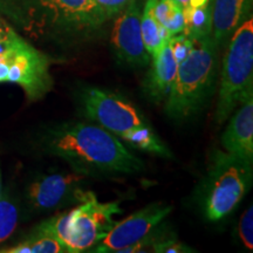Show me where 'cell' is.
Returning a JSON list of instances; mask_svg holds the SVG:
<instances>
[{"label": "cell", "instance_id": "cell-1", "mask_svg": "<svg viewBox=\"0 0 253 253\" xmlns=\"http://www.w3.org/2000/svg\"><path fill=\"white\" fill-rule=\"evenodd\" d=\"M0 17L28 39L60 46L89 40L107 21L95 0H0Z\"/></svg>", "mask_w": 253, "mask_h": 253}, {"label": "cell", "instance_id": "cell-2", "mask_svg": "<svg viewBox=\"0 0 253 253\" xmlns=\"http://www.w3.org/2000/svg\"><path fill=\"white\" fill-rule=\"evenodd\" d=\"M40 144L47 154L67 162L74 171L89 176L135 175L144 163L121 140L99 125L65 122L46 129Z\"/></svg>", "mask_w": 253, "mask_h": 253}, {"label": "cell", "instance_id": "cell-3", "mask_svg": "<svg viewBox=\"0 0 253 253\" xmlns=\"http://www.w3.org/2000/svg\"><path fill=\"white\" fill-rule=\"evenodd\" d=\"M80 100L87 118L119 140L145 153L172 158V153L158 137L143 114L120 94L88 87L81 91Z\"/></svg>", "mask_w": 253, "mask_h": 253}, {"label": "cell", "instance_id": "cell-4", "mask_svg": "<svg viewBox=\"0 0 253 253\" xmlns=\"http://www.w3.org/2000/svg\"><path fill=\"white\" fill-rule=\"evenodd\" d=\"M192 41V49L177 66L176 77L167 97V115L178 121L201 112L216 84L218 46L211 36Z\"/></svg>", "mask_w": 253, "mask_h": 253}, {"label": "cell", "instance_id": "cell-5", "mask_svg": "<svg viewBox=\"0 0 253 253\" xmlns=\"http://www.w3.org/2000/svg\"><path fill=\"white\" fill-rule=\"evenodd\" d=\"M250 94H253L252 17L240 25L227 41L216 107L218 125H223Z\"/></svg>", "mask_w": 253, "mask_h": 253}, {"label": "cell", "instance_id": "cell-6", "mask_svg": "<svg viewBox=\"0 0 253 253\" xmlns=\"http://www.w3.org/2000/svg\"><path fill=\"white\" fill-rule=\"evenodd\" d=\"M252 177V163L224 150H214L205 181V217L217 221L232 212L251 188Z\"/></svg>", "mask_w": 253, "mask_h": 253}, {"label": "cell", "instance_id": "cell-7", "mask_svg": "<svg viewBox=\"0 0 253 253\" xmlns=\"http://www.w3.org/2000/svg\"><path fill=\"white\" fill-rule=\"evenodd\" d=\"M50 59L20 37L0 54V84H19L27 99H43L53 87Z\"/></svg>", "mask_w": 253, "mask_h": 253}, {"label": "cell", "instance_id": "cell-8", "mask_svg": "<svg viewBox=\"0 0 253 253\" xmlns=\"http://www.w3.org/2000/svg\"><path fill=\"white\" fill-rule=\"evenodd\" d=\"M122 213L120 202H100L94 192L87 191L81 203L71 210L69 253L89 251L112 229L114 216Z\"/></svg>", "mask_w": 253, "mask_h": 253}, {"label": "cell", "instance_id": "cell-9", "mask_svg": "<svg viewBox=\"0 0 253 253\" xmlns=\"http://www.w3.org/2000/svg\"><path fill=\"white\" fill-rule=\"evenodd\" d=\"M88 177L77 171L39 175L28 183L25 202L32 212L46 213L81 203Z\"/></svg>", "mask_w": 253, "mask_h": 253}, {"label": "cell", "instance_id": "cell-10", "mask_svg": "<svg viewBox=\"0 0 253 253\" xmlns=\"http://www.w3.org/2000/svg\"><path fill=\"white\" fill-rule=\"evenodd\" d=\"M171 211L172 205L162 202L147 205L123 220L114 224L102 240L89 251L96 253H122L123 250L143 239L155 227L161 225Z\"/></svg>", "mask_w": 253, "mask_h": 253}, {"label": "cell", "instance_id": "cell-11", "mask_svg": "<svg viewBox=\"0 0 253 253\" xmlns=\"http://www.w3.org/2000/svg\"><path fill=\"white\" fill-rule=\"evenodd\" d=\"M141 13L140 1L129 0L123 11L118 14L112 32V45L116 55L130 66H145L151 59L142 40Z\"/></svg>", "mask_w": 253, "mask_h": 253}, {"label": "cell", "instance_id": "cell-12", "mask_svg": "<svg viewBox=\"0 0 253 253\" xmlns=\"http://www.w3.org/2000/svg\"><path fill=\"white\" fill-rule=\"evenodd\" d=\"M230 122L221 135L223 150L233 156L253 162V94L238 104L230 116Z\"/></svg>", "mask_w": 253, "mask_h": 253}, {"label": "cell", "instance_id": "cell-13", "mask_svg": "<svg viewBox=\"0 0 253 253\" xmlns=\"http://www.w3.org/2000/svg\"><path fill=\"white\" fill-rule=\"evenodd\" d=\"M253 0H212L211 37L218 48L229 41L232 33L252 17Z\"/></svg>", "mask_w": 253, "mask_h": 253}, {"label": "cell", "instance_id": "cell-14", "mask_svg": "<svg viewBox=\"0 0 253 253\" xmlns=\"http://www.w3.org/2000/svg\"><path fill=\"white\" fill-rule=\"evenodd\" d=\"M149 63L150 68L144 78L143 90L150 100L161 102L167 100L170 93L178 63L168 43L156 55L151 56Z\"/></svg>", "mask_w": 253, "mask_h": 253}, {"label": "cell", "instance_id": "cell-15", "mask_svg": "<svg viewBox=\"0 0 253 253\" xmlns=\"http://www.w3.org/2000/svg\"><path fill=\"white\" fill-rule=\"evenodd\" d=\"M141 34L145 50L150 58L156 55L171 38L169 32L155 18L151 0L145 1L143 11L141 13Z\"/></svg>", "mask_w": 253, "mask_h": 253}, {"label": "cell", "instance_id": "cell-16", "mask_svg": "<svg viewBox=\"0 0 253 253\" xmlns=\"http://www.w3.org/2000/svg\"><path fill=\"white\" fill-rule=\"evenodd\" d=\"M0 253H67L63 245L49 233L34 227L23 242L11 248L0 250Z\"/></svg>", "mask_w": 253, "mask_h": 253}, {"label": "cell", "instance_id": "cell-17", "mask_svg": "<svg viewBox=\"0 0 253 253\" xmlns=\"http://www.w3.org/2000/svg\"><path fill=\"white\" fill-rule=\"evenodd\" d=\"M184 31L183 34L191 40L211 36L212 31V5L183 8Z\"/></svg>", "mask_w": 253, "mask_h": 253}, {"label": "cell", "instance_id": "cell-18", "mask_svg": "<svg viewBox=\"0 0 253 253\" xmlns=\"http://www.w3.org/2000/svg\"><path fill=\"white\" fill-rule=\"evenodd\" d=\"M153 12L157 21L170 36L183 33L184 31V11L179 4L173 0H151Z\"/></svg>", "mask_w": 253, "mask_h": 253}, {"label": "cell", "instance_id": "cell-19", "mask_svg": "<svg viewBox=\"0 0 253 253\" xmlns=\"http://www.w3.org/2000/svg\"><path fill=\"white\" fill-rule=\"evenodd\" d=\"M19 207L9 192L0 195V244L7 240L17 229Z\"/></svg>", "mask_w": 253, "mask_h": 253}, {"label": "cell", "instance_id": "cell-20", "mask_svg": "<svg viewBox=\"0 0 253 253\" xmlns=\"http://www.w3.org/2000/svg\"><path fill=\"white\" fill-rule=\"evenodd\" d=\"M168 45L171 49L172 55L177 63H179L188 56L190 50L192 49V46H194V41L186 37L185 34L179 33L170 38V40L168 41Z\"/></svg>", "mask_w": 253, "mask_h": 253}, {"label": "cell", "instance_id": "cell-21", "mask_svg": "<svg viewBox=\"0 0 253 253\" xmlns=\"http://www.w3.org/2000/svg\"><path fill=\"white\" fill-rule=\"evenodd\" d=\"M238 235L242 243L250 251L253 249V208L250 205L248 210L240 217L238 224Z\"/></svg>", "mask_w": 253, "mask_h": 253}, {"label": "cell", "instance_id": "cell-22", "mask_svg": "<svg viewBox=\"0 0 253 253\" xmlns=\"http://www.w3.org/2000/svg\"><path fill=\"white\" fill-rule=\"evenodd\" d=\"M21 36L12 27V25L0 17V54L5 52L9 46L13 45Z\"/></svg>", "mask_w": 253, "mask_h": 253}, {"label": "cell", "instance_id": "cell-23", "mask_svg": "<svg viewBox=\"0 0 253 253\" xmlns=\"http://www.w3.org/2000/svg\"><path fill=\"white\" fill-rule=\"evenodd\" d=\"M95 2L102 9L107 20H108V19L116 17L119 13H121L123 8L129 2V0H95Z\"/></svg>", "mask_w": 253, "mask_h": 253}, {"label": "cell", "instance_id": "cell-24", "mask_svg": "<svg viewBox=\"0 0 253 253\" xmlns=\"http://www.w3.org/2000/svg\"><path fill=\"white\" fill-rule=\"evenodd\" d=\"M179 4L183 8L188 7H199V6L212 5V0H173Z\"/></svg>", "mask_w": 253, "mask_h": 253}, {"label": "cell", "instance_id": "cell-25", "mask_svg": "<svg viewBox=\"0 0 253 253\" xmlns=\"http://www.w3.org/2000/svg\"><path fill=\"white\" fill-rule=\"evenodd\" d=\"M0 195H1V176H0Z\"/></svg>", "mask_w": 253, "mask_h": 253}]
</instances>
